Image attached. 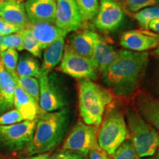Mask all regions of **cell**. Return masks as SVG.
<instances>
[{
	"label": "cell",
	"instance_id": "11",
	"mask_svg": "<svg viewBox=\"0 0 159 159\" xmlns=\"http://www.w3.org/2000/svg\"><path fill=\"white\" fill-rule=\"evenodd\" d=\"M83 19L75 0H56L55 25L67 33L76 31Z\"/></svg>",
	"mask_w": 159,
	"mask_h": 159
},
{
	"label": "cell",
	"instance_id": "36",
	"mask_svg": "<svg viewBox=\"0 0 159 159\" xmlns=\"http://www.w3.org/2000/svg\"><path fill=\"white\" fill-rule=\"evenodd\" d=\"M154 35H156V36L157 37V39H158V41H159V34H158V33H154ZM153 54L159 57V43H158V47H157V48H156V49H154Z\"/></svg>",
	"mask_w": 159,
	"mask_h": 159
},
{
	"label": "cell",
	"instance_id": "5",
	"mask_svg": "<svg viewBox=\"0 0 159 159\" xmlns=\"http://www.w3.org/2000/svg\"><path fill=\"white\" fill-rule=\"evenodd\" d=\"M128 137V128L122 111L117 108H110L102 119L97 133L99 148L112 156Z\"/></svg>",
	"mask_w": 159,
	"mask_h": 159
},
{
	"label": "cell",
	"instance_id": "24",
	"mask_svg": "<svg viewBox=\"0 0 159 159\" xmlns=\"http://www.w3.org/2000/svg\"><path fill=\"white\" fill-rule=\"evenodd\" d=\"M16 84L35 102H39L40 85L39 80L35 77H19L16 78Z\"/></svg>",
	"mask_w": 159,
	"mask_h": 159
},
{
	"label": "cell",
	"instance_id": "33",
	"mask_svg": "<svg viewBox=\"0 0 159 159\" xmlns=\"http://www.w3.org/2000/svg\"><path fill=\"white\" fill-rule=\"evenodd\" d=\"M52 159H83V158L77 152L68 150H61L55 154Z\"/></svg>",
	"mask_w": 159,
	"mask_h": 159
},
{
	"label": "cell",
	"instance_id": "17",
	"mask_svg": "<svg viewBox=\"0 0 159 159\" xmlns=\"http://www.w3.org/2000/svg\"><path fill=\"white\" fill-rule=\"evenodd\" d=\"M17 77L12 76L0 62V115L13 109Z\"/></svg>",
	"mask_w": 159,
	"mask_h": 159
},
{
	"label": "cell",
	"instance_id": "38",
	"mask_svg": "<svg viewBox=\"0 0 159 159\" xmlns=\"http://www.w3.org/2000/svg\"><path fill=\"white\" fill-rule=\"evenodd\" d=\"M40 156H41V155H36V156H28L27 158H24L22 159H40Z\"/></svg>",
	"mask_w": 159,
	"mask_h": 159
},
{
	"label": "cell",
	"instance_id": "40",
	"mask_svg": "<svg viewBox=\"0 0 159 159\" xmlns=\"http://www.w3.org/2000/svg\"><path fill=\"white\" fill-rule=\"evenodd\" d=\"M3 35L0 34V52H1V47H2V40H3Z\"/></svg>",
	"mask_w": 159,
	"mask_h": 159
},
{
	"label": "cell",
	"instance_id": "31",
	"mask_svg": "<svg viewBox=\"0 0 159 159\" xmlns=\"http://www.w3.org/2000/svg\"><path fill=\"white\" fill-rule=\"evenodd\" d=\"M24 119L16 109L7 111L0 115V125H10L23 122Z\"/></svg>",
	"mask_w": 159,
	"mask_h": 159
},
{
	"label": "cell",
	"instance_id": "1",
	"mask_svg": "<svg viewBox=\"0 0 159 159\" xmlns=\"http://www.w3.org/2000/svg\"><path fill=\"white\" fill-rule=\"evenodd\" d=\"M148 61L147 52L122 49L102 74L103 82L117 96H128L136 89Z\"/></svg>",
	"mask_w": 159,
	"mask_h": 159
},
{
	"label": "cell",
	"instance_id": "26",
	"mask_svg": "<svg viewBox=\"0 0 159 159\" xmlns=\"http://www.w3.org/2000/svg\"><path fill=\"white\" fill-rule=\"evenodd\" d=\"M19 53L16 49H7L0 52V62L12 76L17 77L16 67L19 61Z\"/></svg>",
	"mask_w": 159,
	"mask_h": 159
},
{
	"label": "cell",
	"instance_id": "43",
	"mask_svg": "<svg viewBox=\"0 0 159 159\" xmlns=\"http://www.w3.org/2000/svg\"><path fill=\"white\" fill-rule=\"evenodd\" d=\"M2 1H7V0H0V2H2Z\"/></svg>",
	"mask_w": 159,
	"mask_h": 159
},
{
	"label": "cell",
	"instance_id": "19",
	"mask_svg": "<svg viewBox=\"0 0 159 159\" xmlns=\"http://www.w3.org/2000/svg\"><path fill=\"white\" fill-rule=\"evenodd\" d=\"M13 108L19 111L25 121L36 120L41 112L39 103L18 85L15 91Z\"/></svg>",
	"mask_w": 159,
	"mask_h": 159
},
{
	"label": "cell",
	"instance_id": "42",
	"mask_svg": "<svg viewBox=\"0 0 159 159\" xmlns=\"http://www.w3.org/2000/svg\"><path fill=\"white\" fill-rule=\"evenodd\" d=\"M142 159H152V158H142Z\"/></svg>",
	"mask_w": 159,
	"mask_h": 159
},
{
	"label": "cell",
	"instance_id": "13",
	"mask_svg": "<svg viewBox=\"0 0 159 159\" xmlns=\"http://www.w3.org/2000/svg\"><path fill=\"white\" fill-rule=\"evenodd\" d=\"M25 7L31 25L55 24L56 2L53 0H26Z\"/></svg>",
	"mask_w": 159,
	"mask_h": 159
},
{
	"label": "cell",
	"instance_id": "9",
	"mask_svg": "<svg viewBox=\"0 0 159 159\" xmlns=\"http://www.w3.org/2000/svg\"><path fill=\"white\" fill-rule=\"evenodd\" d=\"M60 70L69 76L79 80H96L98 76L91 58L77 54L67 45H65Z\"/></svg>",
	"mask_w": 159,
	"mask_h": 159
},
{
	"label": "cell",
	"instance_id": "21",
	"mask_svg": "<svg viewBox=\"0 0 159 159\" xmlns=\"http://www.w3.org/2000/svg\"><path fill=\"white\" fill-rule=\"evenodd\" d=\"M30 29L42 49H45L61 35L69 33L58 28L55 24L49 23L33 24Z\"/></svg>",
	"mask_w": 159,
	"mask_h": 159
},
{
	"label": "cell",
	"instance_id": "12",
	"mask_svg": "<svg viewBox=\"0 0 159 159\" xmlns=\"http://www.w3.org/2000/svg\"><path fill=\"white\" fill-rule=\"evenodd\" d=\"M159 41L153 33L147 30L125 31L120 37V44L125 49L143 52L155 49L158 46Z\"/></svg>",
	"mask_w": 159,
	"mask_h": 159
},
{
	"label": "cell",
	"instance_id": "25",
	"mask_svg": "<svg viewBox=\"0 0 159 159\" xmlns=\"http://www.w3.org/2000/svg\"><path fill=\"white\" fill-rule=\"evenodd\" d=\"M134 19L138 21L140 27L144 30H148V25L150 21L159 19V5L147 7L133 14Z\"/></svg>",
	"mask_w": 159,
	"mask_h": 159
},
{
	"label": "cell",
	"instance_id": "8",
	"mask_svg": "<svg viewBox=\"0 0 159 159\" xmlns=\"http://www.w3.org/2000/svg\"><path fill=\"white\" fill-rule=\"evenodd\" d=\"M97 133L98 127L78 121L66 139L62 150L80 152L83 156H88L91 150L99 148Z\"/></svg>",
	"mask_w": 159,
	"mask_h": 159
},
{
	"label": "cell",
	"instance_id": "6",
	"mask_svg": "<svg viewBox=\"0 0 159 159\" xmlns=\"http://www.w3.org/2000/svg\"><path fill=\"white\" fill-rule=\"evenodd\" d=\"M36 120L0 125V150L8 152L23 151L33 140Z\"/></svg>",
	"mask_w": 159,
	"mask_h": 159
},
{
	"label": "cell",
	"instance_id": "22",
	"mask_svg": "<svg viewBox=\"0 0 159 159\" xmlns=\"http://www.w3.org/2000/svg\"><path fill=\"white\" fill-rule=\"evenodd\" d=\"M16 75L19 77H35L41 76V66L35 57L22 54L19 57L16 67Z\"/></svg>",
	"mask_w": 159,
	"mask_h": 159
},
{
	"label": "cell",
	"instance_id": "20",
	"mask_svg": "<svg viewBox=\"0 0 159 159\" xmlns=\"http://www.w3.org/2000/svg\"><path fill=\"white\" fill-rule=\"evenodd\" d=\"M67 33L61 35L45 49L41 66V74L48 75L61 61L65 47V39Z\"/></svg>",
	"mask_w": 159,
	"mask_h": 159
},
{
	"label": "cell",
	"instance_id": "28",
	"mask_svg": "<svg viewBox=\"0 0 159 159\" xmlns=\"http://www.w3.org/2000/svg\"><path fill=\"white\" fill-rule=\"evenodd\" d=\"M25 30L4 36L1 47V52L7 49H16V51H22V43Z\"/></svg>",
	"mask_w": 159,
	"mask_h": 159
},
{
	"label": "cell",
	"instance_id": "4",
	"mask_svg": "<svg viewBox=\"0 0 159 159\" xmlns=\"http://www.w3.org/2000/svg\"><path fill=\"white\" fill-rule=\"evenodd\" d=\"M130 141L139 158L154 156L159 149V133L133 109L126 114Z\"/></svg>",
	"mask_w": 159,
	"mask_h": 159
},
{
	"label": "cell",
	"instance_id": "39",
	"mask_svg": "<svg viewBox=\"0 0 159 159\" xmlns=\"http://www.w3.org/2000/svg\"><path fill=\"white\" fill-rule=\"evenodd\" d=\"M0 159H13V158L9 156H6L5 154L0 153Z\"/></svg>",
	"mask_w": 159,
	"mask_h": 159
},
{
	"label": "cell",
	"instance_id": "34",
	"mask_svg": "<svg viewBox=\"0 0 159 159\" xmlns=\"http://www.w3.org/2000/svg\"><path fill=\"white\" fill-rule=\"evenodd\" d=\"M89 159H111L108 155L98 148L91 150L89 153Z\"/></svg>",
	"mask_w": 159,
	"mask_h": 159
},
{
	"label": "cell",
	"instance_id": "41",
	"mask_svg": "<svg viewBox=\"0 0 159 159\" xmlns=\"http://www.w3.org/2000/svg\"><path fill=\"white\" fill-rule=\"evenodd\" d=\"M156 159H159V149L156 153Z\"/></svg>",
	"mask_w": 159,
	"mask_h": 159
},
{
	"label": "cell",
	"instance_id": "18",
	"mask_svg": "<svg viewBox=\"0 0 159 159\" xmlns=\"http://www.w3.org/2000/svg\"><path fill=\"white\" fill-rule=\"evenodd\" d=\"M118 52L105 40L98 35L94 45L91 60L94 63L97 72L102 74L104 71L115 61Z\"/></svg>",
	"mask_w": 159,
	"mask_h": 159
},
{
	"label": "cell",
	"instance_id": "35",
	"mask_svg": "<svg viewBox=\"0 0 159 159\" xmlns=\"http://www.w3.org/2000/svg\"><path fill=\"white\" fill-rule=\"evenodd\" d=\"M148 30L159 34V19H156L150 21L148 25Z\"/></svg>",
	"mask_w": 159,
	"mask_h": 159
},
{
	"label": "cell",
	"instance_id": "30",
	"mask_svg": "<svg viewBox=\"0 0 159 159\" xmlns=\"http://www.w3.org/2000/svg\"><path fill=\"white\" fill-rule=\"evenodd\" d=\"M122 2L127 10L133 14L147 7L159 5V0H122Z\"/></svg>",
	"mask_w": 159,
	"mask_h": 159
},
{
	"label": "cell",
	"instance_id": "23",
	"mask_svg": "<svg viewBox=\"0 0 159 159\" xmlns=\"http://www.w3.org/2000/svg\"><path fill=\"white\" fill-rule=\"evenodd\" d=\"M83 21L94 19L98 13L99 0H75Z\"/></svg>",
	"mask_w": 159,
	"mask_h": 159
},
{
	"label": "cell",
	"instance_id": "7",
	"mask_svg": "<svg viewBox=\"0 0 159 159\" xmlns=\"http://www.w3.org/2000/svg\"><path fill=\"white\" fill-rule=\"evenodd\" d=\"M39 81V104L41 110L44 112H53L64 108L67 101L57 75L55 73H50L48 75L41 74Z\"/></svg>",
	"mask_w": 159,
	"mask_h": 159
},
{
	"label": "cell",
	"instance_id": "29",
	"mask_svg": "<svg viewBox=\"0 0 159 159\" xmlns=\"http://www.w3.org/2000/svg\"><path fill=\"white\" fill-rule=\"evenodd\" d=\"M112 156L114 159H139L130 139L125 140Z\"/></svg>",
	"mask_w": 159,
	"mask_h": 159
},
{
	"label": "cell",
	"instance_id": "16",
	"mask_svg": "<svg viewBox=\"0 0 159 159\" xmlns=\"http://www.w3.org/2000/svg\"><path fill=\"white\" fill-rule=\"evenodd\" d=\"M98 35L94 31L89 29L76 31L69 36L66 45L77 54L91 58Z\"/></svg>",
	"mask_w": 159,
	"mask_h": 159
},
{
	"label": "cell",
	"instance_id": "32",
	"mask_svg": "<svg viewBox=\"0 0 159 159\" xmlns=\"http://www.w3.org/2000/svg\"><path fill=\"white\" fill-rule=\"evenodd\" d=\"M23 30L24 29L21 28V27L7 22L0 17V34L2 35L3 36L18 33V32Z\"/></svg>",
	"mask_w": 159,
	"mask_h": 159
},
{
	"label": "cell",
	"instance_id": "37",
	"mask_svg": "<svg viewBox=\"0 0 159 159\" xmlns=\"http://www.w3.org/2000/svg\"><path fill=\"white\" fill-rule=\"evenodd\" d=\"M40 159H52V157L50 156V154L49 152H47V153L41 154Z\"/></svg>",
	"mask_w": 159,
	"mask_h": 159
},
{
	"label": "cell",
	"instance_id": "44",
	"mask_svg": "<svg viewBox=\"0 0 159 159\" xmlns=\"http://www.w3.org/2000/svg\"><path fill=\"white\" fill-rule=\"evenodd\" d=\"M53 1H55V2H56V0H53Z\"/></svg>",
	"mask_w": 159,
	"mask_h": 159
},
{
	"label": "cell",
	"instance_id": "27",
	"mask_svg": "<svg viewBox=\"0 0 159 159\" xmlns=\"http://www.w3.org/2000/svg\"><path fill=\"white\" fill-rule=\"evenodd\" d=\"M23 50L27 51L31 55L35 57H41L42 55V50L39 41L34 37L30 29H26L25 36L22 43Z\"/></svg>",
	"mask_w": 159,
	"mask_h": 159
},
{
	"label": "cell",
	"instance_id": "10",
	"mask_svg": "<svg viewBox=\"0 0 159 159\" xmlns=\"http://www.w3.org/2000/svg\"><path fill=\"white\" fill-rule=\"evenodd\" d=\"M124 16L122 8L115 0H100L94 27L105 33L114 31L122 24Z\"/></svg>",
	"mask_w": 159,
	"mask_h": 159
},
{
	"label": "cell",
	"instance_id": "14",
	"mask_svg": "<svg viewBox=\"0 0 159 159\" xmlns=\"http://www.w3.org/2000/svg\"><path fill=\"white\" fill-rule=\"evenodd\" d=\"M0 17L7 22L24 30L31 27V23L26 13L25 3L21 0L0 2Z\"/></svg>",
	"mask_w": 159,
	"mask_h": 159
},
{
	"label": "cell",
	"instance_id": "2",
	"mask_svg": "<svg viewBox=\"0 0 159 159\" xmlns=\"http://www.w3.org/2000/svg\"><path fill=\"white\" fill-rule=\"evenodd\" d=\"M69 110L63 108L53 112L41 111L36 119L33 140L23 152L28 156L50 152L61 144L69 124Z\"/></svg>",
	"mask_w": 159,
	"mask_h": 159
},
{
	"label": "cell",
	"instance_id": "15",
	"mask_svg": "<svg viewBox=\"0 0 159 159\" xmlns=\"http://www.w3.org/2000/svg\"><path fill=\"white\" fill-rule=\"evenodd\" d=\"M138 114L159 133V100L147 93H140L135 98Z\"/></svg>",
	"mask_w": 159,
	"mask_h": 159
},
{
	"label": "cell",
	"instance_id": "3",
	"mask_svg": "<svg viewBox=\"0 0 159 159\" xmlns=\"http://www.w3.org/2000/svg\"><path fill=\"white\" fill-rule=\"evenodd\" d=\"M112 100V95L104 87L91 80L80 81L79 110L85 124L98 127L102 122L105 109Z\"/></svg>",
	"mask_w": 159,
	"mask_h": 159
},
{
	"label": "cell",
	"instance_id": "45",
	"mask_svg": "<svg viewBox=\"0 0 159 159\" xmlns=\"http://www.w3.org/2000/svg\"><path fill=\"white\" fill-rule=\"evenodd\" d=\"M21 1H23V0H21Z\"/></svg>",
	"mask_w": 159,
	"mask_h": 159
}]
</instances>
